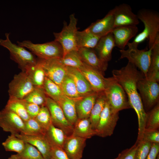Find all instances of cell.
Returning <instances> with one entry per match:
<instances>
[{"instance_id":"1","label":"cell","mask_w":159,"mask_h":159,"mask_svg":"<svg viewBox=\"0 0 159 159\" xmlns=\"http://www.w3.org/2000/svg\"><path fill=\"white\" fill-rule=\"evenodd\" d=\"M112 73V76L124 89L131 108L136 112L138 123V135L142 136L145 128L147 113L138 91L137 83L140 79L145 77L144 75L136 66L129 62L121 69L113 70Z\"/></svg>"},{"instance_id":"2","label":"cell","mask_w":159,"mask_h":159,"mask_svg":"<svg viewBox=\"0 0 159 159\" xmlns=\"http://www.w3.org/2000/svg\"><path fill=\"white\" fill-rule=\"evenodd\" d=\"M137 15L143 23L144 29L127 45L128 47H138L140 44L147 39L148 49L150 48L159 39V14L155 11L143 9L139 10Z\"/></svg>"},{"instance_id":"3","label":"cell","mask_w":159,"mask_h":159,"mask_svg":"<svg viewBox=\"0 0 159 159\" xmlns=\"http://www.w3.org/2000/svg\"><path fill=\"white\" fill-rule=\"evenodd\" d=\"M103 92L106 101L115 112L131 108L124 89L113 76L105 78Z\"/></svg>"},{"instance_id":"4","label":"cell","mask_w":159,"mask_h":159,"mask_svg":"<svg viewBox=\"0 0 159 159\" xmlns=\"http://www.w3.org/2000/svg\"><path fill=\"white\" fill-rule=\"evenodd\" d=\"M17 42L18 45L29 49L39 59H59L63 56L62 48L60 44L55 40L43 44H34L29 40Z\"/></svg>"},{"instance_id":"5","label":"cell","mask_w":159,"mask_h":159,"mask_svg":"<svg viewBox=\"0 0 159 159\" xmlns=\"http://www.w3.org/2000/svg\"><path fill=\"white\" fill-rule=\"evenodd\" d=\"M77 21L74 14H72L69 16V24L67 25L64 22L62 31L53 33L54 40L58 42L62 48V57L71 51L78 50L76 42Z\"/></svg>"},{"instance_id":"6","label":"cell","mask_w":159,"mask_h":159,"mask_svg":"<svg viewBox=\"0 0 159 159\" xmlns=\"http://www.w3.org/2000/svg\"><path fill=\"white\" fill-rule=\"evenodd\" d=\"M5 35L6 39H0V45L9 51L11 58L18 64L22 71H25L37 63V59L32 52L24 47L12 43L9 39V33H6Z\"/></svg>"},{"instance_id":"7","label":"cell","mask_w":159,"mask_h":159,"mask_svg":"<svg viewBox=\"0 0 159 159\" xmlns=\"http://www.w3.org/2000/svg\"><path fill=\"white\" fill-rule=\"evenodd\" d=\"M137 87L144 108L147 112L159 103V84L156 82L144 77L138 81Z\"/></svg>"},{"instance_id":"8","label":"cell","mask_w":159,"mask_h":159,"mask_svg":"<svg viewBox=\"0 0 159 159\" xmlns=\"http://www.w3.org/2000/svg\"><path fill=\"white\" fill-rule=\"evenodd\" d=\"M152 49V47L140 50L138 47H128L126 50L120 49V59H127L129 62L140 70L146 78L150 65Z\"/></svg>"},{"instance_id":"9","label":"cell","mask_w":159,"mask_h":159,"mask_svg":"<svg viewBox=\"0 0 159 159\" xmlns=\"http://www.w3.org/2000/svg\"><path fill=\"white\" fill-rule=\"evenodd\" d=\"M35 87L25 72L22 71L14 75L9 85V97L23 100Z\"/></svg>"},{"instance_id":"10","label":"cell","mask_w":159,"mask_h":159,"mask_svg":"<svg viewBox=\"0 0 159 159\" xmlns=\"http://www.w3.org/2000/svg\"><path fill=\"white\" fill-rule=\"evenodd\" d=\"M119 118V112L114 111L106 101L96 129V135L102 138L111 136Z\"/></svg>"},{"instance_id":"11","label":"cell","mask_w":159,"mask_h":159,"mask_svg":"<svg viewBox=\"0 0 159 159\" xmlns=\"http://www.w3.org/2000/svg\"><path fill=\"white\" fill-rule=\"evenodd\" d=\"M46 105L50 113L52 124L63 130L67 136L72 135L73 125L68 121L62 108L57 103L47 96Z\"/></svg>"},{"instance_id":"12","label":"cell","mask_w":159,"mask_h":159,"mask_svg":"<svg viewBox=\"0 0 159 159\" xmlns=\"http://www.w3.org/2000/svg\"><path fill=\"white\" fill-rule=\"evenodd\" d=\"M37 61L43 68L46 77L59 86L67 75L66 66L58 61V59Z\"/></svg>"},{"instance_id":"13","label":"cell","mask_w":159,"mask_h":159,"mask_svg":"<svg viewBox=\"0 0 159 159\" xmlns=\"http://www.w3.org/2000/svg\"><path fill=\"white\" fill-rule=\"evenodd\" d=\"M114 18V28L121 26H137L139 21L132 11L130 6L123 3L112 9Z\"/></svg>"},{"instance_id":"14","label":"cell","mask_w":159,"mask_h":159,"mask_svg":"<svg viewBox=\"0 0 159 159\" xmlns=\"http://www.w3.org/2000/svg\"><path fill=\"white\" fill-rule=\"evenodd\" d=\"M24 122L16 113L4 108L0 111V127L11 134L21 133L24 129Z\"/></svg>"},{"instance_id":"15","label":"cell","mask_w":159,"mask_h":159,"mask_svg":"<svg viewBox=\"0 0 159 159\" xmlns=\"http://www.w3.org/2000/svg\"><path fill=\"white\" fill-rule=\"evenodd\" d=\"M78 69L90 85L94 92L100 93L104 92L105 78L102 74L84 63L82 66Z\"/></svg>"},{"instance_id":"16","label":"cell","mask_w":159,"mask_h":159,"mask_svg":"<svg viewBox=\"0 0 159 159\" xmlns=\"http://www.w3.org/2000/svg\"><path fill=\"white\" fill-rule=\"evenodd\" d=\"M114 18L112 9L102 19L92 23L86 29L93 34L101 37L111 32L114 29Z\"/></svg>"},{"instance_id":"17","label":"cell","mask_w":159,"mask_h":159,"mask_svg":"<svg viewBox=\"0 0 159 159\" xmlns=\"http://www.w3.org/2000/svg\"><path fill=\"white\" fill-rule=\"evenodd\" d=\"M86 139L71 135L68 136L63 149L70 159H81Z\"/></svg>"},{"instance_id":"18","label":"cell","mask_w":159,"mask_h":159,"mask_svg":"<svg viewBox=\"0 0 159 159\" xmlns=\"http://www.w3.org/2000/svg\"><path fill=\"white\" fill-rule=\"evenodd\" d=\"M78 52L83 63L104 75V71L107 68L108 62L100 59L94 49L80 48L78 49Z\"/></svg>"},{"instance_id":"19","label":"cell","mask_w":159,"mask_h":159,"mask_svg":"<svg viewBox=\"0 0 159 159\" xmlns=\"http://www.w3.org/2000/svg\"><path fill=\"white\" fill-rule=\"evenodd\" d=\"M138 31L137 26L119 27L113 29V34L115 46L120 49H124L129 41L134 37Z\"/></svg>"},{"instance_id":"20","label":"cell","mask_w":159,"mask_h":159,"mask_svg":"<svg viewBox=\"0 0 159 159\" xmlns=\"http://www.w3.org/2000/svg\"><path fill=\"white\" fill-rule=\"evenodd\" d=\"M36 148L41 153L44 159H50L51 146L44 135L30 136L21 133L14 135Z\"/></svg>"},{"instance_id":"21","label":"cell","mask_w":159,"mask_h":159,"mask_svg":"<svg viewBox=\"0 0 159 159\" xmlns=\"http://www.w3.org/2000/svg\"><path fill=\"white\" fill-rule=\"evenodd\" d=\"M115 47L114 38L111 32L101 37L94 49L100 59L108 62L111 59L112 51Z\"/></svg>"},{"instance_id":"22","label":"cell","mask_w":159,"mask_h":159,"mask_svg":"<svg viewBox=\"0 0 159 159\" xmlns=\"http://www.w3.org/2000/svg\"><path fill=\"white\" fill-rule=\"evenodd\" d=\"M95 92L74 99L77 118H89L99 94Z\"/></svg>"},{"instance_id":"23","label":"cell","mask_w":159,"mask_h":159,"mask_svg":"<svg viewBox=\"0 0 159 159\" xmlns=\"http://www.w3.org/2000/svg\"><path fill=\"white\" fill-rule=\"evenodd\" d=\"M67 74L73 80L80 97H83L94 92L84 76L77 68L67 67Z\"/></svg>"},{"instance_id":"24","label":"cell","mask_w":159,"mask_h":159,"mask_svg":"<svg viewBox=\"0 0 159 159\" xmlns=\"http://www.w3.org/2000/svg\"><path fill=\"white\" fill-rule=\"evenodd\" d=\"M96 135V131L92 128L89 118H78L73 125V135L87 139Z\"/></svg>"},{"instance_id":"25","label":"cell","mask_w":159,"mask_h":159,"mask_svg":"<svg viewBox=\"0 0 159 159\" xmlns=\"http://www.w3.org/2000/svg\"><path fill=\"white\" fill-rule=\"evenodd\" d=\"M56 102L62 108L68 121L73 125L78 119L75 100L63 94Z\"/></svg>"},{"instance_id":"26","label":"cell","mask_w":159,"mask_h":159,"mask_svg":"<svg viewBox=\"0 0 159 159\" xmlns=\"http://www.w3.org/2000/svg\"><path fill=\"white\" fill-rule=\"evenodd\" d=\"M145 78L157 82L159 81V39L152 47L150 65Z\"/></svg>"},{"instance_id":"27","label":"cell","mask_w":159,"mask_h":159,"mask_svg":"<svg viewBox=\"0 0 159 159\" xmlns=\"http://www.w3.org/2000/svg\"><path fill=\"white\" fill-rule=\"evenodd\" d=\"M100 38L90 32L86 29L82 31H78L76 35L78 50L80 48L94 49Z\"/></svg>"},{"instance_id":"28","label":"cell","mask_w":159,"mask_h":159,"mask_svg":"<svg viewBox=\"0 0 159 159\" xmlns=\"http://www.w3.org/2000/svg\"><path fill=\"white\" fill-rule=\"evenodd\" d=\"M45 136L51 146H56L63 148L68 136L62 130L52 124L46 130Z\"/></svg>"},{"instance_id":"29","label":"cell","mask_w":159,"mask_h":159,"mask_svg":"<svg viewBox=\"0 0 159 159\" xmlns=\"http://www.w3.org/2000/svg\"><path fill=\"white\" fill-rule=\"evenodd\" d=\"M35 87L43 88L46 77L44 71L37 61V63L27 69L25 71Z\"/></svg>"},{"instance_id":"30","label":"cell","mask_w":159,"mask_h":159,"mask_svg":"<svg viewBox=\"0 0 159 159\" xmlns=\"http://www.w3.org/2000/svg\"><path fill=\"white\" fill-rule=\"evenodd\" d=\"M106 101L104 92L99 93L91 110L89 117L92 128L94 130H96L97 126Z\"/></svg>"},{"instance_id":"31","label":"cell","mask_w":159,"mask_h":159,"mask_svg":"<svg viewBox=\"0 0 159 159\" xmlns=\"http://www.w3.org/2000/svg\"><path fill=\"white\" fill-rule=\"evenodd\" d=\"M5 108L16 113L24 121H26L30 118L26 111L23 100L9 97Z\"/></svg>"},{"instance_id":"32","label":"cell","mask_w":159,"mask_h":159,"mask_svg":"<svg viewBox=\"0 0 159 159\" xmlns=\"http://www.w3.org/2000/svg\"><path fill=\"white\" fill-rule=\"evenodd\" d=\"M25 143L14 135H9L6 140L2 143L5 150L20 153L23 150Z\"/></svg>"},{"instance_id":"33","label":"cell","mask_w":159,"mask_h":159,"mask_svg":"<svg viewBox=\"0 0 159 159\" xmlns=\"http://www.w3.org/2000/svg\"><path fill=\"white\" fill-rule=\"evenodd\" d=\"M24 130L21 134L30 136L44 135L46 131L34 118H30L24 121Z\"/></svg>"},{"instance_id":"34","label":"cell","mask_w":159,"mask_h":159,"mask_svg":"<svg viewBox=\"0 0 159 159\" xmlns=\"http://www.w3.org/2000/svg\"><path fill=\"white\" fill-rule=\"evenodd\" d=\"M63 65L78 69L83 64L78 52V50L71 51L61 58L58 59Z\"/></svg>"},{"instance_id":"35","label":"cell","mask_w":159,"mask_h":159,"mask_svg":"<svg viewBox=\"0 0 159 159\" xmlns=\"http://www.w3.org/2000/svg\"><path fill=\"white\" fill-rule=\"evenodd\" d=\"M42 87H35L34 90L23 100L24 101L40 106L46 105L47 96Z\"/></svg>"},{"instance_id":"36","label":"cell","mask_w":159,"mask_h":159,"mask_svg":"<svg viewBox=\"0 0 159 159\" xmlns=\"http://www.w3.org/2000/svg\"><path fill=\"white\" fill-rule=\"evenodd\" d=\"M63 94L74 99L81 97L79 95L72 78L67 74L60 86Z\"/></svg>"},{"instance_id":"37","label":"cell","mask_w":159,"mask_h":159,"mask_svg":"<svg viewBox=\"0 0 159 159\" xmlns=\"http://www.w3.org/2000/svg\"><path fill=\"white\" fill-rule=\"evenodd\" d=\"M43 88L46 95L55 102L63 94L60 87L47 77Z\"/></svg>"},{"instance_id":"38","label":"cell","mask_w":159,"mask_h":159,"mask_svg":"<svg viewBox=\"0 0 159 159\" xmlns=\"http://www.w3.org/2000/svg\"><path fill=\"white\" fill-rule=\"evenodd\" d=\"M146 113L145 128L158 130L159 127V103Z\"/></svg>"},{"instance_id":"39","label":"cell","mask_w":159,"mask_h":159,"mask_svg":"<svg viewBox=\"0 0 159 159\" xmlns=\"http://www.w3.org/2000/svg\"><path fill=\"white\" fill-rule=\"evenodd\" d=\"M34 118L46 131L52 124L50 113L46 105L41 106L39 113Z\"/></svg>"},{"instance_id":"40","label":"cell","mask_w":159,"mask_h":159,"mask_svg":"<svg viewBox=\"0 0 159 159\" xmlns=\"http://www.w3.org/2000/svg\"><path fill=\"white\" fill-rule=\"evenodd\" d=\"M16 154L23 159H44L42 154L36 148L26 143H25L24 148L22 152Z\"/></svg>"},{"instance_id":"41","label":"cell","mask_w":159,"mask_h":159,"mask_svg":"<svg viewBox=\"0 0 159 159\" xmlns=\"http://www.w3.org/2000/svg\"><path fill=\"white\" fill-rule=\"evenodd\" d=\"M152 143L144 140L139 142L135 159H145L150 149Z\"/></svg>"},{"instance_id":"42","label":"cell","mask_w":159,"mask_h":159,"mask_svg":"<svg viewBox=\"0 0 159 159\" xmlns=\"http://www.w3.org/2000/svg\"><path fill=\"white\" fill-rule=\"evenodd\" d=\"M143 140L151 143H159L158 130L145 128L143 134Z\"/></svg>"},{"instance_id":"43","label":"cell","mask_w":159,"mask_h":159,"mask_svg":"<svg viewBox=\"0 0 159 159\" xmlns=\"http://www.w3.org/2000/svg\"><path fill=\"white\" fill-rule=\"evenodd\" d=\"M139 143V142L136 141L131 147L122 151L114 159H135L136 152Z\"/></svg>"},{"instance_id":"44","label":"cell","mask_w":159,"mask_h":159,"mask_svg":"<svg viewBox=\"0 0 159 159\" xmlns=\"http://www.w3.org/2000/svg\"><path fill=\"white\" fill-rule=\"evenodd\" d=\"M50 159H70L62 148L51 146Z\"/></svg>"},{"instance_id":"45","label":"cell","mask_w":159,"mask_h":159,"mask_svg":"<svg viewBox=\"0 0 159 159\" xmlns=\"http://www.w3.org/2000/svg\"><path fill=\"white\" fill-rule=\"evenodd\" d=\"M24 102L28 115L30 118H35L39 113L41 106L33 103Z\"/></svg>"},{"instance_id":"46","label":"cell","mask_w":159,"mask_h":159,"mask_svg":"<svg viewBox=\"0 0 159 159\" xmlns=\"http://www.w3.org/2000/svg\"><path fill=\"white\" fill-rule=\"evenodd\" d=\"M159 152V143H152L150 150L145 159H156Z\"/></svg>"},{"instance_id":"47","label":"cell","mask_w":159,"mask_h":159,"mask_svg":"<svg viewBox=\"0 0 159 159\" xmlns=\"http://www.w3.org/2000/svg\"><path fill=\"white\" fill-rule=\"evenodd\" d=\"M8 159H23L19 157L17 154L12 155Z\"/></svg>"},{"instance_id":"48","label":"cell","mask_w":159,"mask_h":159,"mask_svg":"<svg viewBox=\"0 0 159 159\" xmlns=\"http://www.w3.org/2000/svg\"><path fill=\"white\" fill-rule=\"evenodd\" d=\"M156 159H159V155H158Z\"/></svg>"}]
</instances>
